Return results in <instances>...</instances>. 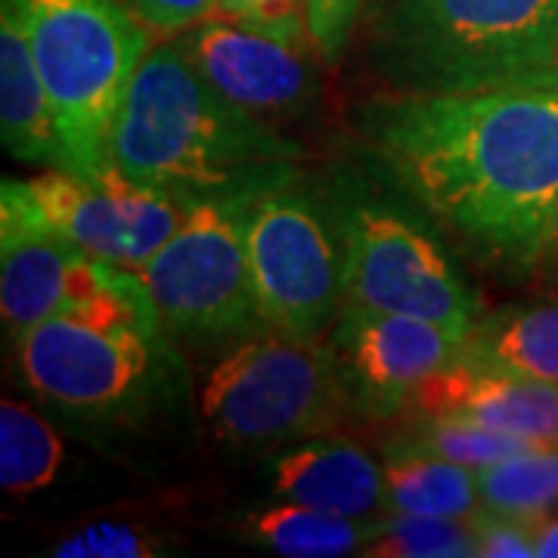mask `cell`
I'll return each mask as SVG.
<instances>
[{
    "mask_svg": "<svg viewBox=\"0 0 558 558\" xmlns=\"http://www.w3.org/2000/svg\"><path fill=\"white\" fill-rule=\"evenodd\" d=\"M369 134L400 183L509 267H539L558 205V81L398 94Z\"/></svg>",
    "mask_w": 558,
    "mask_h": 558,
    "instance_id": "1",
    "label": "cell"
},
{
    "mask_svg": "<svg viewBox=\"0 0 558 558\" xmlns=\"http://www.w3.org/2000/svg\"><path fill=\"white\" fill-rule=\"evenodd\" d=\"M304 156L270 121L223 97L180 38L153 44L121 102L109 168L190 202H258L292 186Z\"/></svg>",
    "mask_w": 558,
    "mask_h": 558,
    "instance_id": "2",
    "label": "cell"
},
{
    "mask_svg": "<svg viewBox=\"0 0 558 558\" xmlns=\"http://www.w3.org/2000/svg\"><path fill=\"white\" fill-rule=\"evenodd\" d=\"M558 0H376L369 57L395 94H457L539 78Z\"/></svg>",
    "mask_w": 558,
    "mask_h": 558,
    "instance_id": "3",
    "label": "cell"
},
{
    "mask_svg": "<svg viewBox=\"0 0 558 558\" xmlns=\"http://www.w3.org/2000/svg\"><path fill=\"white\" fill-rule=\"evenodd\" d=\"M165 323L137 270L112 292L40 319L13 339L22 381L78 418L140 413L165 381Z\"/></svg>",
    "mask_w": 558,
    "mask_h": 558,
    "instance_id": "4",
    "label": "cell"
},
{
    "mask_svg": "<svg viewBox=\"0 0 558 558\" xmlns=\"http://www.w3.org/2000/svg\"><path fill=\"white\" fill-rule=\"evenodd\" d=\"M53 109L65 171H109L112 128L153 47V28L121 0H10Z\"/></svg>",
    "mask_w": 558,
    "mask_h": 558,
    "instance_id": "5",
    "label": "cell"
},
{
    "mask_svg": "<svg viewBox=\"0 0 558 558\" xmlns=\"http://www.w3.org/2000/svg\"><path fill=\"white\" fill-rule=\"evenodd\" d=\"M354 410L326 348L277 332L255 336L220 360L202 388L211 435L233 447L317 438Z\"/></svg>",
    "mask_w": 558,
    "mask_h": 558,
    "instance_id": "6",
    "label": "cell"
},
{
    "mask_svg": "<svg viewBox=\"0 0 558 558\" xmlns=\"http://www.w3.org/2000/svg\"><path fill=\"white\" fill-rule=\"evenodd\" d=\"M252 202H196L168 242L137 267L171 336L223 341L264 329L245 245Z\"/></svg>",
    "mask_w": 558,
    "mask_h": 558,
    "instance_id": "7",
    "label": "cell"
},
{
    "mask_svg": "<svg viewBox=\"0 0 558 558\" xmlns=\"http://www.w3.org/2000/svg\"><path fill=\"white\" fill-rule=\"evenodd\" d=\"M245 245L264 332L317 344L344 304L341 230L286 186L248 205Z\"/></svg>",
    "mask_w": 558,
    "mask_h": 558,
    "instance_id": "8",
    "label": "cell"
},
{
    "mask_svg": "<svg viewBox=\"0 0 558 558\" xmlns=\"http://www.w3.org/2000/svg\"><path fill=\"white\" fill-rule=\"evenodd\" d=\"M344 245V304L418 317L469 336L478 301L453 264L418 227L391 208L357 205L339 223Z\"/></svg>",
    "mask_w": 558,
    "mask_h": 558,
    "instance_id": "9",
    "label": "cell"
},
{
    "mask_svg": "<svg viewBox=\"0 0 558 558\" xmlns=\"http://www.w3.org/2000/svg\"><path fill=\"white\" fill-rule=\"evenodd\" d=\"M128 267L94 258L40 218L25 180L0 190V311L10 339L28 326L112 292Z\"/></svg>",
    "mask_w": 558,
    "mask_h": 558,
    "instance_id": "10",
    "label": "cell"
},
{
    "mask_svg": "<svg viewBox=\"0 0 558 558\" xmlns=\"http://www.w3.org/2000/svg\"><path fill=\"white\" fill-rule=\"evenodd\" d=\"M25 190L60 236L94 258L137 270L193 208L171 193L140 186L109 168L100 178L53 168L25 180Z\"/></svg>",
    "mask_w": 558,
    "mask_h": 558,
    "instance_id": "11",
    "label": "cell"
},
{
    "mask_svg": "<svg viewBox=\"0 0 558 558\" xmlns=\"http://www.w3.org/2000/svg\"><path fill=\"white\" fill-rule=\"evenodd\" d=\"M462 336L438 323L344 304L329 354L360 416H403L422 381L462 354Z\"/></svg>",
    "mask_w": 558,
    "mask_h": 558,
    "instance_id": "12",
    "label": "cell"
},
{
    "mask_svg": "<svg viewBox=\"0 0 558 558\" xmlns=\"http://www.w3.org/2000/svg\"><path fill=\"white\" fill-rule=\"evenodd\" d=\"M178 38L202 75L258 119H295L317 102L319 53L311 35L208 16Z\"/></svg>",
    "mask_w": 558,
    "mask_h": 558,
    "instance_id": "13",
    "label": "cell"
},
{
    "mask_svg": "<svg viewBox=\"0 0 558 558\" xmlns=\"http://www.w3.org/2000/svg\"><path fill=\"white\" fill-rule=\"evenodd\" d=\"M410 416H462L558 450V385L499 373L459 354L407 403Z\"/></svg>",
    "mask_w": 558,
    "mask_h": 558,
    "instance_id": "14",
    "label": "cell"
},
{
    "mask_svg": "<svg viewBox=\"0 0 558 558\" xmlns=\"http://www.w3.org/2000/svg\"><path fill=\"white\" fill-rule=\"evenodd\" d=\"M274 494L348 519H385V472L341 438H311L274 462Z\"/></svg>",
    "mask_w": 558,
    "mask_h": 558,
    "instance_id": "15",
    "label": "cell"
},
{
    "mask_svg": "<svg viewBox=\"0 0 558 558\" xmlns=\"http://www.w3.org/2000/svg\"><path fill=\"white\" fill-rule=\"evenodd\" d=\"M0 137L7 153L20 161L65 165L53 109L32 60L20 13L10 0L0 3Z\"/></svg>",
    "mask_w": 558,
    "mask_h": 558,
    "instance_id": "16",
    "label": "cell"
},
{
    "mask_svg": "<svg viewBox=\"0 0 558 558\" xmlns=\"http://www.w3.org/2000/svg\"><path fill=\"white\" fill-rule=\"evenodd\" d=\"M462 357L558 385V304L502 307L478 319L462 341Z\"/></svg>",
    "mask_w": 558,
    "mask_h": 558,
    "instance_id": "17",
    "label": "cell"
},
{
    "mask_svg": "<svg viewBox=\"0 0 558 558\" xmlns=\"http://www.w3.org/2000/svg\"><path fill=\"white\" fill-rule=\"evenodd\" d=\"M385 512L428 519H475L481 512L478 472L450 459L413 450H388Z\"/></svg>",
    "mask_w": 558,
    "mask_h": 558,
    "instance_id": "18",
    "label": "cell"
},
{
    "mask_svg": "<svg viewBox=\"0 0 558 558\" xmlns=\"http://www.w3.org/2000/svg\"><path fill=\"white\" fill-rule=\"evenodd\" d=\"M379 524L381 519H348V515L282 499L277 506L248 512L242 519V537L277 556L339 558L363 553V546L376 537Z\"/></svg>",
    "mask_w": 558,
    "mask_h": 558,
    "instance_id": "19",
    "label": "cell"
},
{
    "mask_svg": "<svg viewBox=\"0 0 558 558\" xmlns=\"http://www.w3.org/2000/svg\"><path fill=\"white\" fill-rule=\"evenodd\" d=\"M481 509L537 527L558 509V450L534 447L478 469Z\"/></svg>",
    "mask_w": 558,
    "mask_h": 558,
    "instance_id": "20",
    "label": "cell"
},
{
    "mask_svg": "<svg viewBox=\"0 0 558 558\" xmlns=\"http://www.w3.org/2000/svg\"><path fill=\"white\" fill-rule=\"evenodd\" d=\"M62 440L53 425L16 400L0 403V487L10 497H28L57 478Z\"/></svg>",
    "mask_w": 558,
    "mask_h": 558,
    "instance_id": "21",
    "label": "cell"
},
{
    "mask_svg": "<svg viewBox=\"0 0 558 558\" xmlns=\"http://www.w3.org/2000/svg\"><path fill=\"white\" fill-rule=\"evenodd\" d=\"M410 428L400 435L388 450H413V453H432V457L450 459L469 469H484L499 459L515 457L524 450H534V444L512 438L506 432L478 425L462 416H410Z\"/></svg>",
    "mask_w": 558,
    "mask_h": 558,
    "instance_id": "22",
    "label": "cell"
},
{
    "mask_svg": "<svg viewBox=\"0 0 558 558\" xmlns=\"http://www.w3.org/2000/svg\"><path fill=\"white\" fill-rule=\"evenodd\" d=\"M360 556L369 558H472L478 539L472 519H428V515H385L376 537Z\"/></svg>",
    "mask_w": 558,
    "mask_h": 558,
    "instance_id": "23",
    "label": "cell"
},
{
    "mask_svg": "<svg viewBox=\"0 0 558 558\" xmlns=\"http://www.w3.org/2000/svg\"><path fill=\"white\" fill-rule=\"evenodd\" d=\"M165 537L137 519H90L53 543L57 558H153L165 556Z\"/></svg>",
    "mask_w": 558,
    "mask_h": 558,
    "instance_id": "24",
    "label": "cell"
},
{
    "mask_svg": "<svg viewBox=\"0 0 558 558\" xmlns=\"http://www.w3.org/2000/svg\"><path fill=\"white\" fill-rule=\"evenodd\" d=\"M363 3L366 0H307V32L319 60L336 65L344 57Z\"/></svg>",
    "mask_w": 558,
    "mask_h": 558,
    "instance_id": "25",
    "label": "cell"
},
{
    "mask_svg": "<svg viewBox=\"0 0 558 558\" xmlns=\"http://www.w3.org/2000/svg\"><path fill=\"white\" fill-rule=\"evenodd\" d=\"M215 16L267 28L277 35H311L307 0H218Z\"/></svg>",
    "mask_w": 558,
    "mask_h": 558,
    "instance_id": "26",
    "label": "cell"
},
{
    "mask_svg": "<svg viewBox=\"0 0 558 558\" xmlns=\"http://www.w3.org/2000/svg\"><path fill=\"white\" fill-rule=\"evenodd\" d=\"M475 539H478V556L484 558H531L537 556L534 549V527L524 521L506 519L497 512L481 509L472 519Z\"/></svg>",
    "mask_w": 558,
    "mask_h": 558,
    "instance_id": "27",
    "label": "cell"
},
{
    "mask_svg": "<svg viewBox=\"0 0 558 558\" xmlns=\"http://www.w3.org/2000/svg\"><path fill=\"white\" fill-rule=\"evenodd\" d=\"M137 20H143L153 32L180 35L202 20L215 16L218 0H121Z\"/></svg>",
    "mask_w": 558,
    "mask_h": 558,
    "instance_id": "28",
    "label": "cell"
},
{
    "mask_svg": "<svg viewBox=\"0 0 558 558\" xmlns=\"http://www.w3.org/2000/svg\"><path fill=\"white\" fill-rule=\"evenodd\" d=\"M534 549L539 558H558V509L534 527Z\"/></svg>",
    "mask_w": 558,
    "mask_h": 558,
    "instance_id": "29",
    "label": "cell"
},
{
    "mask_svg": "<svg viewBox=\"0 0 558 558\" xmlns=\"http://www.w3.org/2000/svg\"><path fill=\"white\" fill-rule=\"evenodd\" d=\"M539 267H546V274H549L553 282L558 286V205H556V218H553V230H549V242H546V252H543Z\"/></svg>",
    "mask_w": 558,
    "mask_h": 558,
    "instance_id": "30",
    "label": "cell"
},
{
    "mask_svg": "<svg viewBox=\"0 0 558 558\" xmlns=\"http://www.w3.org/2000/svg\"><path fill=\"white\" fill-rule=\"evenodd\" d=\"M539 78H549V81H558V50H556V60H553V65L539 75Z\"/></svg>",
    "mask_w": 558,
    "mask_h": 558,
    "instance_id": "31",
    "label": "cell"
}]
</instances>
